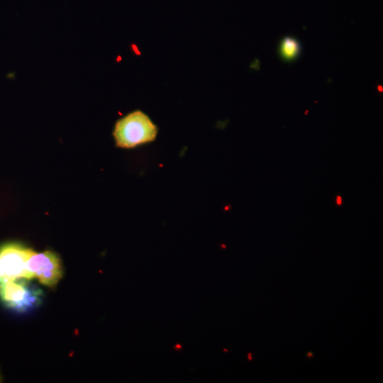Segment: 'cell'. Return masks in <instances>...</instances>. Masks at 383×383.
Segmentation results:
<instances>
[{
    "instance_id": "cell-1",
    "label": "cell",
    "mask_w": 383,
    "mask_h": 383,
    "mask_svg": "<svg viewBox=\"0 0 383 383\" xmlns=\"http://www.w3.org/2000/svg\"><path fill=\"white\" fill-rule=\"evenodd\" d=\"M158 128L152 119L140 110L133 111L115 123L113 137L117 147L133 148L156 139Z\"/></svg>"
},
{
    "instance_id": "cell-2",
    "label": "cell",
    "mask_w": 383,
    "mask_h": 383,
    "mask_svg": "<svg viewBox=\"0 0 383 383\" xmlns=\"http://www.w3.org/2000/svg\"><path fill=\"white\" fill-rule=\"evenodd\" d=\"M43 295L39 287L25 281L0 282V299L6 306L18 313H25L38 306Z\"/></svg>"
},
{
    "instance_id": "cell-3",
    "label": "cell",
    "mask_w": 383,
    "mask_h": 383,
    "mask_svg": "<svg viewBox=\"0 0 383 383\" xmlns=\"http://www.w3.org/2000/svg\"><path fill=\"white\" fill-rule=\"evenodd\" d=\"M33 252V250L15 243L0 247V263L5 281L33 278L27 267L28 260Z\"/></svg>"
},
{
    "instance_id": "cell-4",
    "label": "cell",
    "mask_w": 383,
    "mask_h": 383,
    "mask_svg": "<svg viewBox=\"0 0 383 383\" xmlns=\"http://www.w3.org/2000/svg\"><path fill=\"white\" fill-rule=\"evenodd\" d=\"M27 267L33 277L49 287H55L62 277V267L57 255L52 251L33 252Z\"/></svg>"
},
{
    "instance_id": "cell-5",
    "label": "cell",
    "mask_w": 383,
    "mask_h": 383,
    "mask_svg": "<svg viewBox=\"0 0 383 383\" xmlns=\"http://www.w3.org/2000/svg\"><path fill=\"white\" fill-rule=\"evenodd\" d=\"M301 49V44L296 38L292 36H285L280 42L279 52L284 60L290 62L299 57Z\"/></svg>"
},
{
    "instance_id": "cell-6",
    "label": "cell",
    "mask_w": 383,
    "mask_h": 383,
    "mask_svg": "<svg viewBox=\"0 0 383 383\" xmlns=\"http://www.w3.org/2000/svg\"><path fill=\"white\" fill-rule=\"evenodd\" d=\"M4 281H5L4 274V272H3V270L0 263V282H4Z\"/></svg>"
},
{
    "instance_id": "cell-7",
    "label": "cell",
    "mask_w": 383,
    "mask_h": 383,
    "mask_svg": "<svg viewBox=\"0 0 383 383\" xmlns=\"http://www.w3.org/2000/svg\"><path fill=\"white\" fill-rule=\"evenodd\" d=\"M336 204L338 206L342 205V197L340 196H337L335 199Z\"/></svg>"
}]
</instances>
